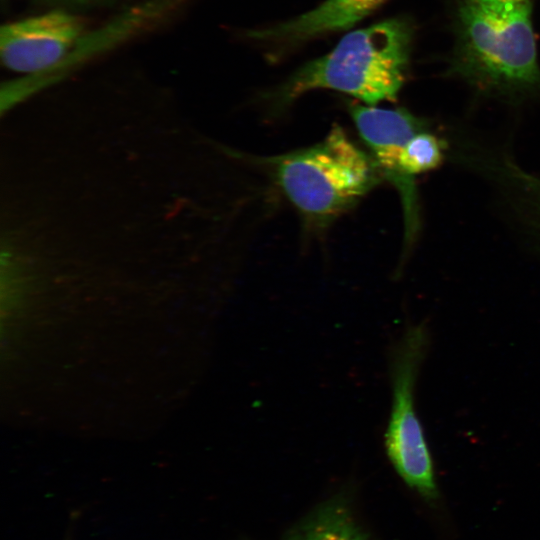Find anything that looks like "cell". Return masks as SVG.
Listing matches in <instances>:
<instances>
[{
    "label": "cell",
    "instance_id": "obj_1",
    "mask_svg": "<svg viewBox=\"0 0 540 540\" xmlns=\"http://www.w3.org/2000/svg\"><path fill=\"white\" fill-rule=\"evenodd\" d=\"M413 28L390 18L346 34L328 54L299 67L270 96L278 109L316 89L335 90L374 106L395 100L407 74Z\"/></svg>",
    "mask_w": 540,
    "mask_h": 540
},
{
    "label": "cell",
    "instance_id": "obj_2",
    "mask_svg": "<svg viewBox=\"0 0 540 540\" xmlns=\"http://www.w3.org/2000/svg\"><path fill=\"white\" fill-rule=\"evenodd\" d=\"M306 224L326 227L383 179L371 155L339 125L320 142L261 160Z\"/></svg>",
    "mask_w": 540,
    "mask_h": 540
},
{
    "label": "cell",
    "instance_id": "obj_3",
    "mask_svg": "<svg viewBox=\"0 0 540 540\" xmlns=\"http://www.w3.org/2000/svg\"><path fill=\"white\" fill-rule=\"evenodd\" d=\"M531 1L491 5L464 0L458 14L456 74L486 89L523 90L540 83Z\"/></svg>",
    "mask_w": 540,
    "mask_h": 540
},
{
    "label": "cell",
    "instance_id": "obj_4",
    "mask_svg": "<svg viewBox=\"0 0 540 540\" xmlns=\"http://www.w3.org/2000/svg\"><path fill=\"white\" fill-rule=\"evenodd\" d=\"M428 343L423 324L410 326L391 357L392 407L384 435L387 456L403 482L424 501L439 500L431 453L416 413L414 389Z\"/></svg>",
    "mask_w": 540,
    "mask_h": 540
},
{
    "label": "cell",
    "instance_id": "obj_5",
    "mask_svg": "<svg viewBox=\"0 0 540 540\" xmlns=\"http://www.w3.org/2000/svg\"><path fill=\"white\" fill-rule=\"evenodd\" d=\"M349 114L357 132L376 163L383 179L398 191L403 207L405 242L410 244L419 226L416 183L407 179L400 167L405 143L426 129L422 119L409 111L351 104Z\"/></svg>",
    "mask_w": 540,
    "mask_h": 540
},
{
    "label": "cell",
    "instance_id": "obj_6",
    "mask_svg": "<svg viewBox=\"0 0 540 540\" xmlns=\"http://www.w3.org/2000/svg\"><path fill=\"white\" fill-rule=\"evenodd\" d=\"M83 32L82 20L62 10L6 24L0 33L2 63L16 72L47 71L62 62Z\"/></svg>",
    "mask_w": 540,
    "mask_h": 540
},
{
    "label": "cell",
    "instance_id": "obj_7",
    "mask_svg": "<svg viewBox=\"0 0 540 540\" xmlns=\"http://www.w3.org/2000/svg\"><path fill=\"white\" fill-rule=\"evenodd\" d=\"M386 0H326L287 21L258 28L248 36L258 42L298 44L328 33L346 30L368 16Z\"/></svg>",
    "mask_w": 540,
    "mask_h": 540
},
{
    "label": "cell",
    "instance_id": "obj_8",
    "mask_svg": "<svg viewBox=\"0 0 540 540\" xmlns=\"http://www.w3.org/2000/svg\"><path fill=\"white\" fill-rule=\"evenodd\" d=\"M278 540H373L360 521L352 488L316 504Z\"/></svg>",
    "mask_w": 540,
    "mask_h": 540
},
{
    "label": "cell",
    "instance_id": "obj_9",
    "mask_svg": "<svg viewBox=\"0 0 540 540\" xmlns=\"http://www.w3.org/2000/svg\"><path fill=\"white\" fill-rule=\"evenodd\" d=\"M442 158L441 140L424 129L405 143L401 152L400 167L404 176L415 182V176L436 168Z\"/></svg>",
    "mask_w": 540,
    "mask_h": 540
},
{
    "label": "cell",
    "instance_id": "obj_10",
    "mask_svg": "<svg viewBox=\"0 0 540 540\" xmlns=\"http://www.w3.org/2000/svg\"><path fill=\"white\" fill-rule=\"evenodd\" d=\"M517 175L520 179H522L525 185L535 194V197L540 202V179L520 171H518Z\"/></svg>",
    "mask_w": 540,
    "mask_h": 540
},
{
    "label": "cell",
    "instance_id": "obj_11",
    "mask_svg": "<svg viewBox=\"0 0 540 540\" xmlns=\"http://www.w3.org/2000/svg\"><path fill=\"white\" fill-rule=\"evenodd\" d=\"M478 1L491 4V5L506 6V5H516V4L524 3L530 0H478Z\"/></svg>",
    "mask_w": 540,
    "mask_h": 540
},
{
    "label": "cell",
    "instance_id": "obj_12",
    "mask_svg": "<svg viewBox=\"0 0 540 540\" xmlns=\"http://www.w3.org/2000/svg\"><path fill=\"white\" fill-rule=\"evenodd\" d=\"M79 1H81V0H79Z\"/></svg>",
    "mask_w": 540,
    "mask_h": 540
}]
</instances>
